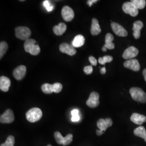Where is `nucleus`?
<instances>
[{
	"instance_id": "11",
	"label": "nucleus",
	"mask_w": 146,
	"mask_h": 146,
	"mask_svg": "<svg viewBox=\"0 0 146 146\" xmlns=\"http://www.w3.org/2000/svg\"><path fill=\"white\" fill-rule=\"evenodd\" d=\"M59 48L61 52L67 54L70 56L74 55L76 53L75 48L67 43H63L61 44Z\"/></svg>"
},
{
	"instance_id": "33",
	"label": "nucleus",
	"mask_w": 146,
	"mask_h": 146,
	"mask_svg": "<svg viewBox=\"0 0 146 146\" xmlns=\"http://www.w3.org/2000/svg\"><path fill=\"white\" fill-rule=\"evenodd\" d=\"M89 62L92 64V65H93V66H96L98 62H97L96 59L94 58V57L92 56H90L89 58Z\"/></svg>"
},
{
	"instance_id": "20",
	"label": "nucleus",
	"mask_w": 146,
	"mask_h": 146,
	"mask_svg": "<svg viewBox=\"0 0 146 146\" xmlns=\"http://www.w3.org/2000/svg\"><path fill=\"white\" fill-rule=\"evenodd\" d=\"M67 30V26L64 23H60L58 26H55L53 28L54 34L58 36L62 35Z\"/></svg>"
},
{
	"instance_id": "16",
	"label": "nucleus",
	"mask_w": 146,
	"mask_h": 146,
	"mask_svg": "<svg viewBox=\"0 0 146 146\" xmlns=\"http://www.w3.org/2000/svg\"><path fill=\"white\" fill-rule=\"evenodd\" d=\"M143 27V23L141 21H135L133 24V36L136 39L139 38L141 35V30Z\"/></svg>"
},
{
	"instance_id": "28",
	"label": "nucleus",
	"mask_w": 146,
	"mask_h": 146,
	"mask_svg": "<svg viewBox=\"0 0 146 146\" xmlns=\"http://www.w3.org/2000/svg\"><path fill=\"white\" fill-rule=\"evenodd\" d=\"M113 58L111 56H104L103 58H99V63L101 64L104 65L106 63L110 62L113 61Z\"/></svg>"
},
{
	"instance_id": "15",
	"label": "nucleus",
	"mask_w": 146,
	"mask_h": 146,
	"mask_svg": "<svg viewBox=\"0 0 146 146\" xmlns=\"http://www.w3.org/2000/svg\"><path fill=\"white\" fill-rule=\"evenodd\" d=\"M26 73V67L20 66L13 71V76L17 80H21L25 76Z\"/></svg>"
},
{
	"instance_id": "12",
	"label": "nucleus",
	"mask_w": 146,
	"mask_h": 146,
	"mask_svg": "<svg viewBox=\"0 0 146 146\" xmlns=\"http://www.w3.org/2000/svg\"><path fill=\"white\" fill-rule=\"evenodd\" d=\"M138 54L139 50L135 47L131 46L125 49L122 55V57L124 59L128 60H131V58H135L136 56H137Z\"/></svg>"
},
{
	"instance_id": "25",
	"label": "nucleus",
	"mask_w": 146,
	"mask_h": 146,
	"mask_svg": "<svg viewBox=\"0 0 146 146\" xmlns=\"http://www.w3.org/2000/svg\"><path fill=\"white\" fill-rule=\"evenodd\" d=\"M8 48V45L7 42L2 41L0 43V58L1 59L7 52Z\"/></svg>"
},
{
	"instance_id": "40",
	"label": "nucleus",
	"mask_w": 146,
	"mask_h": 146,
	"mask_svg": "<svg viewBox=\"0 0 146 146\" xmlns=\"http://www.w3.org/2000/svg\"><path fill=\"white\" fill-rule=\"evenodd\" d=\"M52 146V145H48V146Z\"/></svg>"
},
{
	"instance_id": "34",
	"label": "nucleus",
	"mask_w": 146,
	"mask_h": 146,
	"mask_svg": "<svg viewBox=\"0 0 146 146\" xmlns=\"http://www.w3.org/2000/svg\"><path fill=\"white\" fill-rule=\"evenodd\" d=\"M104 47L107 49H113L115 48V44L114 43H105L104 45Z\"/></svg>"
},
{
	"instance_id": "35",
	"label": "nucleus",
	"mask_w": 146,
	"mask_h": 146,
	"mask_svg": "<svg viewBox=\"0 0 146 146\" xmlns=\"http://www.w3.org/2000/svg\"><path fill=\"white\" fill-rule=\"evenodd\" d=\"M97 2H98V0H89L87 1V4L88 5L89 7H92V5L94 3H96Z\"/></svg>"
},
{
	"instance_id": "8",
	"label": "nucleus",
	"mask_w": 146,
	"mask_h": 146,
	"mask_svg": "<svg viewBox=\"0 0 146 146\" xmlns=\"http://www.w3.org/2000/svg\"><path fill=\"white\" fill-rule=\"evenodd\" d=\"M15 119L13 111L11 110H7L5 113L1 115L0 122L1 123H11Z\"/></svg>"
},
{
	"instance_id": "13",
	"label": "nucleus",
	"mask_w": 146,
	"mask_h": 146,
	"mask_svg": "<svg viewBox=\"0 0 146 146\" xmlns=\"http://www.w3.org/2000/svg\"><path fill=\"white\" fill-rule=\"evenodd\" d=\"M113 125V121L110 118H106V119H100L97 122V126L100 131H105L107 128Z\"/></svg>"
},
{
	"instance_id": "22",
	"label": "nucleus",
	"mask_w": 146,
	"mask_h": 146,
	"mask_svg": "<svg viewBox=\"0 0 146 146\" xmlns=\"http://www.w3.org/2000/svg\"><path fill=\"white\" fill-rule=\"evenodd\" d=\"M134 134L135 135L143 139L146 142V131L144 127L141 125L135 128L134 131Z\"/></svg>"
},
{
	"instance_id": "30",
	"label": "nucleus",
	"mask_w": 146,
	"mask_h": 146,
	"mask_svg": "<svg viewBox=\"0 0 146 146\" xmlns=\"http://www.w3.org/2000/svg\"><path fill=\"white\" fill-rule=\"evenodd\" d=\"M43 5L44 7L46 8V9H47V11L49 12L52 11L54 9V6L51 5V3H50L49 1H44L43 2Z\"/></svg>"
},
{
	"instance_id": "14",
	"label": "nucleus",
	"mask_w": 146,
	"mask_h": 146,
	"mask_svg": "<svg viewBox=\"0 0 146 146\" xmlns=\"http://www.w3.org/2000/svg\"><path fill=\"white\" fill-rule=\"evenodd\" d=\"M125 67L137 72L140 69V64L136 59H131L125 61L123 64Z\"/></svg>"
},
{
	"instance_id": "18",
	"label": "nucleus",
	"mask_w": 146,
	"mask_h": 146,
	"mask_svg": "<svg viewBox=\"0 0 146 146\" xmlns=\"http://www.w3.org/2000/svg\"><path fill=\"white\" fill-rule=\"evenodd\" d=\"M131 120L134 123L141 125L146 122V116L138 113H133L131 117Z\"/></svg>"
},
{
	"instance_id": "23",
	"label": "nucleus",
	"mask_w": 146,
	"mask_h": 146,
	"mask_svg": "<svg viewBox=\"0 0 146 146\" xmlns=\"http://www.w3.org/2000/svg\"><path fill=\"white\" fill-rule=\"evenodd\" d=\"M42 92L45 94H52L54 92L52 84H43L41 87Z\"/></svg>"
},
{
	"instance_id": "6",
	"label": "nucleus",
	"mask_w": 146,
	"mask_h": 146,
	"mask_svg": "<svg viewBox=\"0 0 146 146\" xmlns=\"http://www.w3.org/2000/svg\"><path fill=\"white\" fill-rule=\"evenodd\" d=\"M122 9L125 13L129 14L130 15L133 17L137 15L139 13L138 9L136 8L135 5L131 2H125L123 5Z\"/></svg>"
},
{
	"instance_id": "27",
	"label": "nucleus",
	"mask_w": 146,
	"mask_h": 146,
	"mask_svg": "<svg viewBox=\"0 0 146 146\" xmlns=\"http://www.w3.org/2000/svg\"><path fill=\"white\" fill-rule=\"evenodd\" d=\"M72 118L71 120L72 122H78L80 119V116L79 115V111L78 110L75 109L71 111Z\"/></svg>"
},
{
	"instance_id": "9",
	"label": "nucleus",
	"mask_w": 146,
	"mask_h": 146,
	"mask_svg": "<svg viewBox=\"0 0 146 146\" xmlns=\"http://www.w3.org/2000/svg\"><path fill=\"white\" fill-rule=\"evenodd\" d=\"M61 14L63 20L67 22L72 21L74 17V12L73 9L67 5L63 7Z\"/></svg>"
},
{
	"instance_id": "39",
	"label": "nucleus",
	"mask_w": 146,
	"mask_h": 146,
	"mask_svg": "<svg viewBox=\"0 0 146 146\" xmlns=\"http://www.w3.org/2000/svg\"><path fill=\"white\" fill-rule=\"evenodd\" d=\"M107 49L106 47H104H104H102V51H103V52H104L107 51Z\"/></svg>"
},
{
	"instance_id": "31",
	"label": "nucleus",
	"mask_w": 146,
	"mask_h": 146,
	"mask_svg": "<svg viewBox=\"0 0 146 146\" xmlns=\"http://www.w3.org/2000/svg\"><path fill=\"white\" fill-rule=\"evenodd\" d=\"M114 40V36L110 33H107L105 37V43H112Z\"/></svg>"
},
{
	"instance_id": "19",
	"label": "nucleus",
	"mask_w": 146,
	"mask_h": 146,
	"mask_svg": "<svg viewBox=\"0 0 146 146\" xmlns=\"http://www.w3.org/2000/svg\"><path fill=\"white\" fill-rule=\"evenodd\" d=\"M101 31V29L100 26L99 21L93 18L92 21V26L90 29V33L93 35H98Z\"/></svg>"
},
{
	"instance_id": "37",
	"label": "nucleus",
	"mask_w": 146,
	"mask_h": 146,
	"mask_svg": "<svg viewBox=\"0 0 146 146\" xmlns=\"http://www.w3.org/2000/svg\"><path fill=\"white\" fill-rule=\"evenodd\" d=\"M100 73L101 74H104L105 73H106V69L104 67L100 69Z\"/></svg>"
},
{
	"instance_id": "24",
	"label": "nucleus",
	"mask_w": 146,
	"mask_h": 146,
	"mask_svg": "<svg viewBox=\"0 0 146 146\" xmlns=\"http://www.w3.org/2000/svg\"><path fill=\"white\" fill-rule=\"evenodd\" d=\"M131 2L135 5L138 9H142L146 7L145 0H132Z\"/></svg>"
},
{
	"instance_id": "5",
	"label": "nucleus",
	"mask_w": 146,
	"mask_h": 146,
	"mask_svg": "<svg viewBox=\"0 0 146 146\" xmlns=\"http://www.w3.org/2000/svg\"><path fill=\"white\" fill-rule=\"evenodd\" d=\"M54 138L58 145L67 146L73 141V135L69 134L66 137H63L60 132L56 131L54 133Z\"/></svg>"
},
{
	"instance_id": "36",
	"label": "nucleus",
	"mask_w": 146,
	"mask_h": 146,
	"mask_svg": "<svg viewBox=\"0 0 146 146\" xmlns=\"http://www.w3.org/2000/svg\"><path fill=\"white\" fill-rule=\"evenodd\" d=\"M96 134H97L98 136L102 135L104 133V131H100L99 129L96 130Z\"/></svg>"
},
{
	"instance_id": "26",
	"label": "nucleus",
	"mask_w": 146,
	"mask_h": 146,
	"mask_svg": "<svg viewBox=\"0 0 146 146\" xmlns=\"http://www.w3.org/2000/svg\"><path fill=\"white\" fill-rule=\"evenodd\" d=\"M15 138L13 136L10 135L8 137L5 143L1 145V146H14Z\"/></svg>"
},
{
	"instance_id": "38",
	"label": "nucleus",
	"mask_w": 146,
	"mask_h": 146,
	"mask_svg": "<svg viewBox=\"0 0 146 146\" xmlns=\"http://www.w3.org/2000/svg\"><path fill=\"white\" fill-rule=\"evenodd\" d=\"M143 75L144 76V78H145V80L146 82V69H145L143 71Z\"/></svg>"
},
{
	"instance_id": "29",
	"label": "nucleus",
	"mask_w": 146,
	"mask_h": 146,
	"mask_svg": "<svg viewBox=\"0 0 146 146\" xmlns=\"http://www.w3.org/2000/svg\"><path fill=\"white\" fill-rule=\"evenodd\" d=\"M53 90L55 93H60L62 89V85L60 83H55L53 84Z\"/></svg>"
},
{
	"instance_id": "7",
	"label": "nucleus",
	"mask_w": 146,
	"mask_h": 146,
	"mask_svg": "<svg viewBox=\"0 0 146 146\" xmlns=\"http://www.w3.org/2000/svg\"><path fill=\"white\" fill-rule=\"evenodd\" d=\"M99 94L97 92H92L86 102L87 105L90 108H95L99 105Z\"/></svg>"
},
{
	"instance_id": "10",
	"label": "nucleus",
	"mask_w": 146,
	"mask_h": 146,
	"mask_svg": "<svg viewBox=\"0 0 146 146\" xmlns=\"http://www.w3.org/2000/svg\"><path fill=\"white\" fill-rule=\"evenodd\" d=\"M111 27L113 31L117 36L121 37H125L127 36V31L123 27L120 25V24L116 22H112L111 23Z\"/></svg>"
},
{
	"instance_id": "4",
	"label": "nucleus",
	"mask_w": 146,
	"mask_h": 146,
	"mask_svg": "<svg viewBox=\"0 0 146 146\" xmlns=\"http://www.w3.org/2000/svg\"><path fill=\"white\" fill-rule=\"evenodd\" d=\"M15 35L22 40H27L31 35V31L27 27H17L15 28Z\"/></svg>"
},
{
	"instance_id": "32",
	"label": "nucleus",
	"mask_w": 146,
	"mask_h": 146,
	"mask_svg": "<svg viewBox=\"0 0 146 146\" xmlns=\"http://www.w3.org/2000/svg\"><path fill=\"white\" fill-rule=\"evenodd\" d=\"M84 72L86 74L89 75L93 73V69L92 66H86L84 68Z\"/></svg>"
},
{
	"instance_id": "17",
	"label": "nucleus",
	"mask_w": 146,
	"mask_h": 146,
	"mask_svg": "<svg viewBox=\"0 0 146 146\" xmlns=\"http://www.w3.org/2000/svg\"><path fill=\"white\" fill-rule=\"evenodd\" d=\"M11 82L10 79L4 76H2L0 78V89L5 92L9 90L11 86Z\"/></svg>"
},
{
	"instance_id": "21",
	"label": "nucleus",
	"mask_w": 146,
	"mask_h": 146,
	"mask_svg": "<svg viewBox=\"0 0 146 146\" xmlns=\"http://www.w3.org/2000/svg\"><path fill=\"white\" fill-rule=\"evenodd\" d=\"M85 43V38L82 35H78L75 37L72 42V46L75 48L82 47Z\"/></svg>"
},
{
	"instance_id": "1",
	"label": "nucleus",
	"mask_w": 146,
	"mask_h": 146,
	"mask_svg": "<svg viewBox=\"0 0 146 146\" xmlns=\"http://www.w3.org/2000/svg\"><path fill=\"white\" fill-rule=\"evenodd\" d=\"M25 51L32 55H37L40 52V47L36 44V41L33 38H28L24 43Z\"/></svg>"
},
{
	"instance_id": "3",
	"label": "nucleus",
	"mask_w": 146,
	"mask_h": 146,
	"mask_svg": "<svg viewBox=\"0 0 146 146\" xmlns=\"http://www.w3.org/2000/svg\"><path fill=\"white\" fill-rule=\"evenodd\" d=\"M133 99L137 102L146 103V94L142 89L137 87H133L129 90Z\"/></svg>"
},
{
	"instance_id": "2",
	"label": "nucleus",
	"mask_w": 146,
	"mask_h": 146,
	"mask_svg": "<svg viewBox=\"0 0 146 146\" xmlns=\"http://www.w3.org/2000/svg\"><path fill=\"white\" fill-rule=\"evenodd\" d=\"M27 120L29 122L34 123L37 122L41 119L42 116V111L38 108L34 107L29 110L26 114Z\"/></svg>"
}]
</instances>
